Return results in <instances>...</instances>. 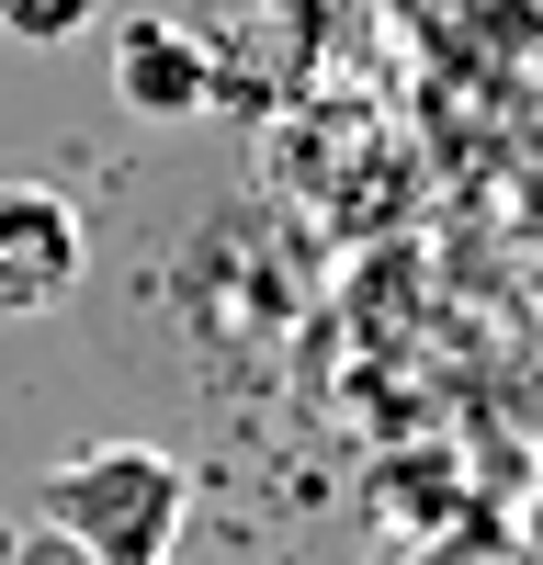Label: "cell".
Returning a JSON list of instances; mask_svg holds the SVG:
<instances>
[{
  "label": "cell",
  "mask_w": 543,
  "mask_h": 565,
  "mask_svg": "<svg viewBox=\"0 0 543 565\" xmlns=\"http://www.w3.org/2000/svg\"><path fill=\"white\" fill-rule=\"evenodd\" d=\"M45 521L91 565H170L181 521H193V476L159 441H103V452L45 463Z\"/></svg>",
  "instance_id": "obj_1"
},
{
  "label": "cell",
  "mask_w": 543,
  "mask_h": 565,
  "mask_svg": "<svg viewBox=\"0 0 543 565\" xmlns=\"http://www.w3.org/2000/svg\"><path fill=\"white\" fill-rule=\"evenodd\" d=\"M79 204L45 181H0V317H45L79 282Z\"/></svg>",
  "instance_id": "obj_2"
},
{
  "label": "cell",
  "mask_w": 543,
  "mask_h": 565,
  "mask_svg": "<svg viewBox=\"0 0 543 565\" xmlns=\"http://www.w3.org/2000/svg\"><path fill=\"white\" fill-rule=\"evenodd\" d=\"M114 90H125V114H193L204 103V45L181 34V23H125Z\"/></svg>",
  "instance_id": "obj_3"
},
{
  "label": "cell",
  "mask_w": 543,
  "mask_h": 565,
  "mask_svg": "<svg viewBox=\"0 0 543 565\" xmlns=\"http://www.w3.org/2000/svg\"><path fill=\"white\" fill-rule=\"evenodd\" d=\"M103 12H114V0H0V34H12V45H79Z\"/></svg>",
  "instance_id": "obj_4"
}]
</instances>
